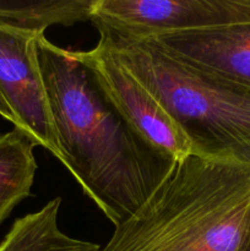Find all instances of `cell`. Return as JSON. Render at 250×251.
I'll return each mask as SVG.
<instances>
[{"instance_id":"cell-1","label":"cell","mask_w":250,"mask_h":251,"mask_svg":"<svg viewBox=\"0 0 250 251\" xmlns=\"http://www.w3.org/2000/svg\"><path fill=\"white\" fill-rule=\"evenodd\" d=\"M38 58L61 163L117 227L141 207L176 161L124 122L70 49L55 46L43 33Z\"/></svg>"},{"instance_id":"cell-2","label":"cell","mask_w":250,"mask_h":251,"mask_svg":"<svg viewBox=\"0 0 250 251\" xmlns=\"http://www.w3.org/2000/svg\"><path fill=\"white\" fill-rule=\"evenodd\" d=\"M250 240V164L190 156L100 251H242Z\"/></svg>"},{"instance_id":"cell-3","label":"cell","mask_w":250,"mask_h":251,"mask_svg":"<svg viewBox=\"0 0 250 251\" xmlns=\"http://www.w3.org/2000/svg\"><path fill=\"white\" fill-rule=\"evenodd\" d=\"M95 26L98 42L161 103L190 141L193 154L250 164V88L150 39Z\"/></svg>"},{"instance_id":"cell-4","label":"cell","mask_w":250,"mask_h":251,"mask_svg":"<svg viewBox=\"0 0 250 251\" xmlns=\"http://www.w3.org/2000/svg\"><path fill=\"white\" fill-rule=\"evenodd\" d=\"M92 22L147 38L250 24V0H95Z\"/></svg>"},{"instance_id":"cell-5","label":"cell","mask_w":250,"mask_h":251,"mask_svg":"<svg viewBox=\"0 0 250 251\" xmlns=\"http://www.w3.org/2000/svg\"><path fill=\"white\" fill-rule=\"evenodd\" d=\"M71 54L91 71L105 100L147 144L175 161L193 154L190 141L161 103L100 42L91 50Z\"/></svg>"},{"instance_id":"cell-6","label":"cell","mask_w":250,"mask_h":251,"mask_svg":"<svg viewBox=\"0 0 250 251\" xmlns=\"http://www.w3.org/2000/svg\"><path fill=\"white\" fill-rule=\"evenodd\" d=\"M43 32L0 26V95L36 146L63 162L38 58Z\"/></svg>"},{"instance_id":"cell-7","label":"cell","mask_w":250,"mask_h":251,"mask_svg":"<svg viewBox=\"0 0 250 251\" xmlns=\"http://www.w3.org/2000/svg\"><path fill=\"white\" fill-rule=\"evenodd\" d=\"M181 59L250 88V24L147 37Z\"/></svg>"},{"instance_id":"cell-8","label":"cell","mask_w":250,"mask_h":251,"mask_svg":"<svg viewBox=\"0 0 250 251\" xmlns=\"http://www.w3.org/2000/svg\"><path fill=\"white\" fill-rule=\"evenodd\" d=\"M61 198L17 218L0 243V251H100L96 243L70 237L59 227Z\"/></svg>"},{"instance_id":"cell-9","label":"cell","mask_w":250,"mask_h":251,"mask_svg":"<svg viewBox=\"0 0 250 251\" xmlns=\"http://www.w3.org/2000/svg\"><path fill=\"white\" fill-rule=\"evenodd\" d=\"M36 145L21 130L0 134V226L31 195L37 161Z\"/></svg>"},{"instance_id":"cell-10","label":"cell","mask_w":250,"mask_h":251,"mask_svg":"<svg viewBox=\"0 0 250 251\" xmlns=\"http://www.w3.org/2000/svg\"><path fill=\"white\" fill-rule=\"evenodd\" d=\"M93 2L95 0H0V26L44 33L54 25L73 26L92 21Z\"/></svg>"},{"instance_id":"cell-11","label":"cell","mask_w":250,"mask_h":251,"mask_svg":"<svg viewBox=\"0 0 250 251\" xmlns=\"http://www.w3.org/2000/svg\"><path fill=\"white\" fill-rule=\"evenodd\" d=\"M0 117L4 118V119H6L7 122L12 123L15 126V117L14 114H12V112L10 110V108L7 107V104L5 103L4 98L1 97V95H0Z\"/></svg>"},{"instance_id":"cell-12","label":"cell","mask_w":250,"mask_h":251,"mask_svg":"<svg viewBox=\"0 0 250 251\" xmlns=\"http://www.w3.org/2000/svg\"><path fill=\"white\" fill-rule=\"evenodd\" d=\"M242 251H250V240H249V243H248V244L245 245V248Z\"/></svg>"}]
</instances>
